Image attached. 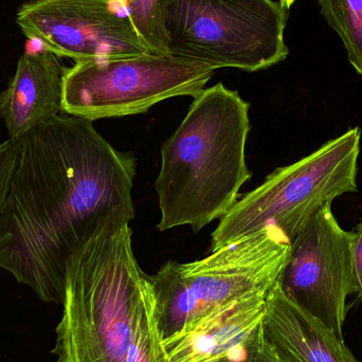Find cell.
<instances>
[{"instance_id":"obj_14","label":"cell","mask_w":362,"mask_h":362,"mask_svg":"<svg viewBox=\"0 0 362 362\" xmlns=\"http://www.w3.org/2000/svg\"><path fill=\"white\" fill-rule=\"evenodd\" d=\"M167 0H127V12L132 25L151 53L171 57L169 36L165 29Z\"/></svg>"},{"instance_id":"obj_15","label":"cell","mask_w":362,"mask_h":362,"mask_svg":"<svg viewBox=\"0 0 362 362\" xmlns=\"http://www.w3.org/2000/svg\"><path fill=\"white\" fill-rule=\"evenodd\" d=\"M264 320V319H263ZM215 362H281L272 346L266 339L263 321L249 336L248 339L233 352Z\"/></svg>"},{"instance_id":"obj_8","label":"cell","mask_w":362,"mask_h":362,"mask_svg":"<svg viewBox=\"0 0 362 362\" xmlns=\"http://www.w3.org/2000/svg\"><path fill=\"white\" fill-rule=\"evenodd\" d=\"M354 233L340 226L332 202L319 209L291 243L279 285L291 302L344 339L349 296L356 293Z\"/></svg>"},{"instance_id":"obj_18","label":"cell","mask_w":362,"mask_h":362,"mask_svg":"<svg viewBox=\"0 0 362 362\" xmlns=\"http://www.w3.org/2000/svg\"><path fill=\"white\" fill-rule=\"evenodd\" d=\"M283 6H286L287 8H291L293 4H295L296 0H279Z\"/></svg>"},{"instance_id":"obj_13","label":"cell","mask_w":362,"mask_h":362,"mask_svg":"<svg viewBox=\"0 0 362 362\" xmlns=\"http://www.w3.org/2000/svg\"><path fill=\"white\" fill-rule=\"evenodd\" d=\"M321 14L340 36L351 65L362 76V0H319Z\"/></svg>"},{"instance_id":"obj_17","label":"cell","mask_w":362,"mask_h":362,"mask_svg":"<svg viewBox=\"0 0 362 362\" xmlns=\"http://www.w3.org/2000/svg\"><path fill=\"white\" fill-rule=\"evenodd\" d=\"M353 243V265H354L355 283L356 293L362 299V221L357 226Z\"/></svg>"},{"instance_id":"obj_4","label":"cell","mask_w":362,"mask_h":362,"mask_svg":"<svg viewBox=\"0 0 362 362\" xmlns=\"http://www.w3.org/2000/svg\"><path fill=\"white\" fill-rule=\"evenodd\" d=\"M291 250L288 238L267 227L191 263L169 261L150 276L163 339L221 306L269 295Z\"/></svg>"},{"instance_id":"obj_16","label":"cell","mask_w":362,"mask_h":362,"mask_svg":"<svg viewBox=\"0 0 362 362\" xmlns=\"http://www.w3.org/2000/svg\"><path fill=\"white\" fill-rule=\"evenodd\" d=\"M21 152L19 140L8 139L0 144V216L8 195V187Z\"/></svg>"},{"instance_id":"obj_7","label":"cell","mask_w":362,"mask_h":362,"mask_svg":"<svg viewBox=\"0 0 362 362\" xmlns=\"http://www.w3.org/2000/svg\"><path fill=\"white\" fill-rule=\"evenodd\" d=\"M214 72L199 62L154 54L78 62L66 70L63 112L89 121L144 114L171 98L196 97Z\"/></svg>"},{"instance_id":"obj_6","label":"cell","mask_w":362,"mask_h":362,"mask_svg":"<svg viewBox=\"0 0 362 362\" xmlns=\"http://www.w3.org/2000/svg\"><path fill=\"white\" fill-rule=\"evenodd\" d=\"M288 10L274 0H167L171 57L255 72L286 59Z\"/></svg>"},{"instance_id":"obj_5","label":"cell","mask_w":362,"mask_h":362,"mask_svg":"<svg viewBox=\"0 0 362 362\" xmlns=\"http://www.w3.org/2000/svg\"><path fill=\"white\" fill-rule=\"evenodd\" d=\"M361 142V129L353 127L312 154L274 170L221 217L211 251L267 227L278 228L293 242L319 209L357 192Z\"/></svg>"},{"instance_id":"obj_12","label":"cell","mask_w":362,"mask_h":362,"mask_svg":"<svg viewBox=\"0 0 362 362\" xmlns=\"http://www.w3.org/2000/svg\"><path fill=\"white\" fill-rule=\"evenodd\" d=\"M263 331L281 362H361L344 339L291 302L279 282L267 298Z\"/></svg>"},{"instance_id":"obj_2","label":"cell","mask_w":362,"mask_h":362,"mask_svg":"<svg viewBox=\"0 0 362 362\" xmlns=\"http://www.w3.org/2000/svg\"><path fill=\"white\" fill-rule=\"evenodd\" d=\"M133 219L104 217L68 259L53 362H168L154 288L134 255Z\"/></svg>"},{"instance_id":"obj_11","label":"cell","mask_w":362,"mask_h":362,"mask_svg":"<svg viewBox=\"0 0 362 362\" xmlns=\"http://www.w3.org/2000/svg\"><path fill=\"white\" fill-rule=\"evenodd\" d=\"M268 296L236 300L163 340L168 362H215L227 356L261 325Z\"/></svg>"},{"instance_id":"obj_19","label":"cell","mask_w":362,"mask_h":362,"mask_svg":"<svg viewBox=\"0 0 362 362\" xmlns=\"http://www.w3.org/2000/svg\"><path fill=\"white\" fill-rule=\"evenodd\" d=\"M124 1H125V2H127V0H124Z\"/></svg>"},{"instance_id":"obj_10","label":"cell","mask_w":362,"mask_h":362,"mask_svg":"<svg viewBox=\"0 0 362 362\" xmlns=\"http://www.w3.org/2000/svg\"><path fill=\"white\" fill-rule=\"evenodd\" d=\"M66 70L57 55L42 48L19 57L14 76L0 93V116L8 139L21 140L63 112Z\"/></svg>"},{"instance_id":"obj_1","label":"cell","mask_w":362,"mask_h":362,"mask_svg":"<svg viewBox=\"0 0 362 362\" xmlns=\"http://www.w3.org/2000/svg\"><path fill=\"white\" fill-rule=\"evenodd\" d=\"M0 216V268L47 303H63L67 261L108 215L135 217L136 158L93 121L57 115L25 134Z\"/></svg>"},{"instance_id":"obj_9","label":"cell","mask_w":362,"mask_h":362,"mask_svg":"<svg viewBox=\"0 0 362 362\" xmlns=\"http://www.w3.org/2000/svg\"><path fill=\"white\" fill-rule=\"evenodd\" d=\"M16 23L40 48L76 63L152 54L114 0H33L19 6Z\"/></svg>"},{"instance_id":"obj_3","label":"cell","mask_w":362,"mask_h":362,"mask_svg":"<svg viewBox=\"0 0 362 362\" xmlns=\"http://www.w3.org/2000/svg\"><path fill=\"white\" fill-rule=\"evenodd\" d=\"M250 105L218 83L200 91L175 133L163 144L155 182L159 231L194 232L225 216L252 173L247 167Z\"/></svg>"}]
</instances>
